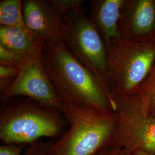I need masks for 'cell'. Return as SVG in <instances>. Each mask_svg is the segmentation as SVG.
<instances>
[{
  "label": "cell",
  "mask_w": 155,
  "mask_h": 155,
  "mask_svg": "<svg viewBox=\"0 0 155 155\" xmlns=\"http://www.w3.org/2000/svg\"><path fill=\"white\" fill-rule=\"evenodd\" d=\"M45 72L62 102L115 112L114 97L75 58L65 43H45L41 54Z\"/></svg>",
  "instance_id": "1"
},
{
  "label": "cell",
  "mask_w": 155,
  "mask_h": 155,
  "mask_svg": "<svg viewBox=\"0 0 155 155\" xmlns=\"http://www.w3.org/2000/svg\"><path fill=\"white\" fill-rule=\"evenodd\" d=\"M62 114L69 128L51 143L49 155H94L113 142L116 127V112L63 102Z\"/></svg>",
  "instance_id": "2"
},
{
  "label": "cell",
  "mask_w": 155,
  "mask_h": 155,
  "mask_svg": "<svg viewBox=\"0 0 155 155\" xmlns=\"http://www.w3.org/2000/svg\"><path fill=\"white\" fill-rule=\"evenodd\" d=\"M107 75L113 97L134 94L155 63V37L145 40L120 38L106 45Z\"/></svg>",
  "instance_id": "3"
},
{
  "label": "cell",
  "mask_w": 155,
  "mask_h": 155,
  "mask_svg": "<svg viewBox=\"0 0 155 155\" xmlns=\"http://www.w3.org/2000/svg\"><path fill=\"white\" fill-rule=\"evenodd\" d=\"M63 118L61 112L38 104L9 106L0 113V140L2 144L29 145L43 137H58L63 129Z\"/></svg>",
  "instance_id": "4"
},
{
  "label": "cell",
  "mask_w": 155,
  "mask_h": 155,
  "mask_svg": "<svg viewBox=\"0 0 155 155\" xmlns=\"http://www.w3.org/2000/svg\"><path fill=\"white\" fill-rule=\"evenodd\" d=\"M87 12L81 7L64 17L63 41L78 61L111 94L107 75L106 47Z\"/></svg>",
  "instance_id": "5"
},
{
  "label": "cell",
  "mask_w": 155,
  "mask_h": 155,
  "mask_svg": "<svg viewBox=\"0 0 155 155\" xmlns=\"http://www.w3.org/2000/svg\"><path fill=\"white\" fill-rule=\"evenodd\" d=\"M114 98L117 122L113 143L130 153L141 150L155 154V117L135 94Z\"/></svg>",
  "instance_id": "6"
},
{
  "label": "cell",
  "mask_w": 155,
  "mask_h": 155,
  "mask_svg": "<svg viewBox=\"0 0 155 155\" xmlns=\"http://www.w3.org/2000/svg\"><path fill=\"white\" fill-rule=\"evenodd\" d=\"M19 68L18 75L1 93V99L25 96L48 110L62 113L63 102L45 72L41 56L25 62Z\"/></svg>",
  "instance_id": "7"
},
{
  "label": "cell",
  "mask_w": 155,
  "mask_h": 155,
  "mask_svg": "<svg viewBox=\"0 0 155 155\" xmlns=\"http://www.w3.org/2000/svg\"><path fill=\"white\" fill-rule=\"evenodd\" d=\"M22 12L27 28L45 43L63 42L64 17L48 1H23Z\"/></svg>",
  "instance_id": "8"
},
{
  "label": "cell",
  "mask_w": 155,
  "mask_h": 155,
  "mask_svg": "<svg viewBox=\"0 0 155 155\" xmlns=\"http://www.w3.org/2000/svg\"><path fill=\"white\" fill-rule=\"evenodd\" d=\"M119 28L121 38L139 41L155 37L154 0H125Z\"/></svg>",
  "instance_id": "9"
},
{
  "label": "cell",
  "mask_w": 155,
  "mask_h": 155,
  "mask_svg": "<svg viewBox=\"0 0 155 155\" xmlns=\"http://www.w3.org/2000/svg\"><path fill=\"white\" fill-rule=\"evenodd\" d=\"M125 0L91 1L89 18L106 45L121 38L119 24Z\"/></svg>",
  "instance_id": "10"
},
{
  "label": "cell",
  "mask_w": 155,
  "mask_h": 155,
  "mask_svg": "<svg viewBox=\"0 0 155 155\" xmlns=\"http://www.w3.org/2000/svg\"><path fill=\"white\" fill-rule=\"evenodd\" d=\"M0 45L25 63L41 56L45 42L28 28L0 26Z\"/></svg>",
  "instance_id": "11"
},
{
  "label": "cell",
  "mask_w": 155,
  "mask_h": 155,
  "mask_svg": "<svg viewBox=\"0 0 155 155\" xmlns=\"http://www.w3.org/2000/svg\"><path fill=\"white\" fill-rule=\"evenodd\" d=\"M0 24L6 27L27 28L23 16L22 1L2 0L0 2Z\"/></svg>",
  "instance_id": "12"
},
{
  "label": "cell",
  "mask_w": 155,
  "mask_h": 155,
  "mask_svg": "<svg viewBox=\"0 0 155 155\" xmlns=\"http://www.w3.org/2000/svg\"><path fill=\"white\" fill-rule=\"evenodd\" d=\"M134 94L139 97L147 112L155 117V63L148 77Z\"/></svg>",
  "instance_id": "13"
},
{
  "label": "cell",
  "mask_w": 155,
  "mask_h": 155,
  "mask_svg": "<svg viewBox=\"0 0 155 155\" xmlns=\"http://www.w3.org/2000/svg\"><path fill=\"white\" fill-rule=\"evenodd\" d=\"M57 11L64 17L82 7V0H48Z\"/></svg>",
  "instance_id": "14"
},
{
  "label": "cell",
  "mask_w": 155,
  "mask_h": 155,
  "mask_svg": "<svg viewBox=\"0 0 155 155\" xmlns=\"http://www.w3.org/2000/svg\"><path fill=\"white\" fill-rule=\"evenodd\" d=\"M24 63L11 51L0 45V64L6 66L20 68Z\"/></svg>",
  "instance_id": "15"
},
{
  "label": "cell",
  "mask_w": 155,
  "mask_h": 155,
  "mask_svg": "<svg viewBox=\"0 0 155 155\" xmlns=\"http://www.w3.org/2000/svg\"><path fill=\"white\" fill-rule=\"evenodd\" d=\"M50 143L39 140L29 144L22 155H49L48 150Z\"/></svg>",
  "instance_id": "16"
},
{
  "label": "cell",
  "mask_w": 155,
  "mask_h": 155,
  "mask_svg": "<svg viewBox=\"0 0 155 155\" xmlns=\"http://www.w3.org/2000/svg\"><path fill=\"white\" fill-rule=\"evenodd\" d=\"M28 145L2 144L0 146V155H22Z\"/></svg>",
  "instance_id": "17"
},
{
  "label": "cell",
  "mask_w": 155,
  "mask_h": 155,
  "mask_svg": "<svg viewBox=\"0 0 155 155\" xmlns=\"http://www.w3.org/2000/svg\"><path fill=\"white\" fill-rule=\"evenodd\" d=\"M94 155H132V154L112 142Z\"/></svg>",
  "instance_id": "18"
},
{
  "label": "cell",
  "mask_w": 155,
  "mask_h": 155,
  "mask_svg": "<svg viewBox=\"0 0 155 155\" xmlns=\"http://www.w3.org/2000/svg\"><path fill=\"white\" fill-rule=\"evenodd\" d=\"M20 68L14 67L0 65V79L1 83L4 82L12 78H16L18 75Z\"/></svg>",
  "instance_id": "19"
},
{
  "label": "cell",
  "mask_w": 155,
  "mask_h": 155,
  "mask_svg": "<svg viewBox=\"0 0 155 155\" xmlns=\"http://www.w3.org/2000/svg\"><path fill=\"white\" fill-rule=\"evenodd\" d=\"M132 155H155L154 153H150L148 152H145L143 151H141V150H137V151H134L132 153H131Z\"/></svg>",
  "instance_id": "20"
},
{
  "label": "cell",
  "mask_w": 155,
  "mask_h": 155,
  "mask_svg": "<svg viewBox=\"0 0 155 155\" xmlns=\"http://www.w3.org/2000/svg\"><path fill=\"white\" fill-rule=\"evenodd\" d=\"M154 2H155V0H154Z\"/></svg>",
  "instance_id": "21"
}]
</instances>
